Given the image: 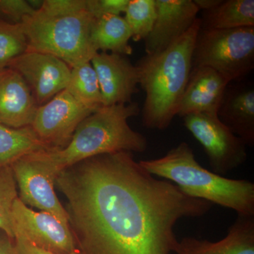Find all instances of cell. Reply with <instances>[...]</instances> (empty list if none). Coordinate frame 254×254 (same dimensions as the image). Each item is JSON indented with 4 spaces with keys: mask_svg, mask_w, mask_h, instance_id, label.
Returning <instances> with one entry per match:
<instances>
[{
    "mask_svg": "<svg viewBox=\"0 0 254 254\" xmlns=\"http://www.w3.org/2000/svg\"><path fill=\"white\" fill-rule=\"evenodd\" d=\"M67 199L68 225L88 254H171L175 227L199 218L213 203L191 198L148 173L122 151L92 157L55 179Z\"/></svg>",
    "mask_w": 254,
    "mask_h": 254,
    "instance_id": "1",
    "label": "cell"
},
{
    "mask_svg": "<svg viewBox=\"0 0 254 254\" xmlns=\"http://www.w3.org/2000/svg\"><path fill=\"white\" fill-rule=\"evenodd\" d=\"M140 112L139 105L133 102L102 107L78 125L66 146L30 155L57 177L64 170L97 155L143 153L148 148L146 138L128 125V120Z\"/></svg>",
    "mask_w": 254,
    "mask_h": 254,
    "instance_id": "2",
    "label": "cell"
},
{
    "mask_svg": "<svg viewBox=\"0 0 254 254\" xmlns=\"http://www.w3.org/2000/svg\"><path fill=\"white\" fill-rule=\"evenodd\" d=\"M200 18L166 49L145 55L136 64L139 84L145 93L143 125L150 129H166L177 116L192 69Z\"/></svg>",
    "mask_w": 254,
    "mask_h": 254,
    "instance_id": "3",
    "label": "cell"
},
{
    "mask_svg": "<svg viewBox=\"0 0 254 254\" xmlns=\"http://www.w3.org/2000/svg\"><path fill=\"white\" fill-rule=\"evenodd\" d=\"M139 163L153 176L172 182L188 196L232 209L238 215L254 216L253 182L228 179L209 171L198 163L186 142L161 158Z\"/></svg>",
    "mask_w": 254,
    "mask_h": 254,
    "instance_id": "4",
    "label": "cell"
},
{
    "mask_svg": "<svg viewBox=\"0 0 254 254\" xmlns=\"http://www.w3.org/2000/svg\"><path fill=\"white\" fill-rule=\"evenodd\" d=\"M95 19L87 9L60 17H47L36 11L21 23L27 51L53 55L71 68L89 63L98 53L91 38Z\"/></svg>",
    "mask_w": 254,
    "mask_h": 254,
    "instance_id": "5",
    "label": "cell"
},
{
    "mask_svg": "<svg viewBox=\"0 0 254 254\" xmlns=\"http://www.w3.org/2000/svg\"><path fill=\"white\" fill-rule=\"evenodd\" d=\"M195 67L212 68L230 82L242 81L254 68V26L200 28L192 56Z\"/></svg>",
    "mask_w": 254,
    "mask_h": 254,
    "instance_id": "6",
    "label": "cell"
},
{
    "mask_svg": "<svg viewBox=\"0 0 254 254\" xmlns=\"http://www.w3.org/2000/svg\"><path fill=\"white\" fill-rule=\"evenodd\" d=\"M184 125L204 148L213 173L225 175L247 161V145L220 121L217 115L190 114Z\"/></svg>",
    "mask_w": 254,
    "mask_h": 254,
    "instance_id": "7",
    "label": "cell"
},
{
    "mask_svg": "<svg viewBox=\"0 0 254 254\" xmlns=\"http://www.w3.org/2000/svg\"><path fill=\"white\" fill-rule=\"evenodd\" d=\"M94 112L65 89L38 107L31 127L48 150L60 149L68 144L78 125Z\"/></svg>",
    "mask_w": 254,
    "mask_h": 254,
    "instance_id": "8",
    "label": "cell"
},
{
    "mask_svg": "<svg viewBox=\"0 0 254 254\" xmlns=\"http://www.w3.org/2000/svg\"><path fill=\"white\" fill-rule=\"evenodd\" d=\"M8 67L22 76L38 106L66 89L71 70L59 58L34 51L25 52L12 60Z\"/></svg>",
    "mask_w": 254,
    "mask_h": 254,
    "instance_id": "9",
    "label": "cell"
},
{
    "mask_svg": "<svg viewBox=\"0 0 254 254\" xmlns=\"http://www.w3.org/2000/svg\"><path fill=\"white\" fill-rule=\"evenodd\" d=\"M11 166L19 187L20 200L68 225L67 212L55 193L54 174L30 155L18 159Z\"/></svg>",
    "mask_w": 254,
    "mask_h": 254,
    "instance_id": "10",
    "label": "cell"
},
{
    "mask_svg": "<svg viewBox=\"0 0 254 254\" xmlns=\"http://www.w3.org/2000/svg\"><path fill=\"white\" fill-rule=\"evenodd\" d=\"M15 232L24 235L34 245L57 254L76 250L69 225L47 212H36L16 198L13 205Z\"/></svg>",
    "mask_w": 254,
    "mask_h": 254,
    "instance_id": "11",
    "label": "cell"
},
{
    "mask_svg": "<svg viewBox=\"0 0 254 254\" xmlns=\"http://www.w3.org/2000/svg\"><path fill=\"white\" fill-rule=\"evenodd\" d=\"M101 91L103 106L128 104L139 92V76L136 65L125 55L98 53L91 60Z\"/></svg>",
    "mask_w": 254,
    "mask_h": 254,
    "instance_id": "12",
    "label": "cell"
},
{
    "mask_svg": "<svg viewBox=\"0 0 254 254\" xmlns=\"http://www.w3.org/2000/svg\"><path fill=\"white\" fill-rule=\"evenodd\" d=\"M156 17L144 40L146 55L166 49L195 22L200 11L193 0H155Z\"/></svg>",
    "mask_w": 254,
    "mask_h": 254,
    "instance_id": "13",
    "label": "cell"
},
{
    "mask_svg": "<svg viewBox=\"0 0 254 254\" xmlns=\"http://www.w3.org/2000/svg\"><path fill=\"white\" fill-rule=\"evenodd\" d=\"M38 107L19 73L9 67L0 69V123L14 128L31 127Z\"/></svg>",
    "mask_w": 254,
    "mask_h": 254,
    "instance_id": "14",
    "label": "cell"
},
{
    "mask_svg": "<svg viewBox=\"0 0 254 254\" xmlns=\"http://www.w3.org/2000/svg\"><path fill=\"white\" fill-rule=\"evenodd\" d=\"M225 125L247 146L254 145V88L252 83L231 82L227 85L217 113Z\"/></svg>",
    "mask_w": 254,
    "mask_h": 254,
    "instance_id": "15",
    "label": "cell"
},
{
    "mask_svg": "<svg viewBox=\"0 0 254 254\" xmlns=\"http://www.w3.org/2000/svg\"><path fill=\"white\" fill-rule=\"evenodd\" d=\"M230 83L212 68H192L177 116L183 118L190 114L217 115Z\"/></svg>",
    "mask_w": 254,
    "mask_h": 254,
    "instance_id": "16",
    "label": "cell"
},
{
    "mask_svg": "<svg viewBox=\"0 0 254 254\" xmlns=\"http://www.w3.org/2000/svg\"><path fill=\"white\" fill-rule=\"evenodd\" d=\"M176 254H254V216L238 215L226 236L217 242L185 237Z\"/></svg>",
    "mask_w": 254,
    "mask_h": 254,
    "instance_id": "17",
    "label": "cell"
},
{
    "mask_svg": "<svg viewBox=\"0 0 254 254\" xmlns=\"http://www.w3.org/2000/svg\"><path fill=\"white\" fill-rule=\"evenodd\" d=\"M91 38L98 53L131 55L133 50L129 45L131 32L126 20L122 16L108 15L95 19L92 26Z\"/></svg>",
    "mask_w": 254,
    "mask_h": 254,
    "instance_id": "18",
    "label": "cell"
},
{
    "mask_svg": "<svg viewBox=\"0 0 254 254\" xmlns=\"http://www.w3.org/2000/svg\"><path fill=\"white\" fill-rule=\"evenodd\" d=\"M200 28L227 30L254 26V0H220L202 12Z\"/></svg>",
    "mask_w": 254,
    "mask_h": 254,
    "instance_id": "19",
    "label": "cell"
},
{
    "mask_svg": "<svg viewBox=\"0 0 254 254\" xmlns=\"http://www.w3.org/2000/svg\"><path fill=\"white\" fill-rule=\"evenodd\" d=\"M48 150L31 127L14 128L0 123V167L32 153Z\"/></svg>",
    "mask_w": 254,
    "mask_h": 254,
    "instance_id": "20",
    "label": "cell"
},
{
    "mask_svg": "<svg viewBox=\"0 0 254 254\" xmlns=\"http://www.w3.org/2000/svg\"><path fill=\"white\" fill-rule=\"evenodd\" d=\"M66 90L90 109L96 111L103 107L99 81L91 62L71 68Z\"/></svg>",
    "mask_w": 254,
    "mask_h": 254,
    "instance_id": "21",
    "label": "cell"
},
{
    "mask_svg": "<svg viewBox=\"0 0 254 254\" xmlns=\"http://www.w3.org/2000/svg\"><path fill=\"white\" fill-rule=\"evenodd\" d=\"M18 198L16 179L11 165L0 167V230L11 240L15 236L13 205Z\"/></svg>",
    "mask_w": 254,
    "mask_h": 254,
    "instance_id": "22",
    "label": "cell"
},
{
    "mask_svg": "<svg viewBox=\"0 0 254 254\" xmlns=\"http://www.w3.org/2000/svg\"><path fill=\"white\" fill-rule=\"evenodd\" d=\"M125 19L131 32V39L134 41L144 40L150 34L155 17V0H129Z\"/></svg>",
    "mask_w": 254,
    "mask_h": 254,
    "instance_id": "23",
    "label": "cell"
},
{
    "mask_svg": "<svg viewBox=\"0 0 254 254\" xmlns=\"http://www.w3.org/2000/svg\"><path fill=\"white\" fill-rule=\"evenodd\" d=\"M28 43L21 23H11L0 18V69L27 51Z\"/></svg>",
    "mask_w": 254,
    "mask_h": 254,
    "instance_id": "24",
    "label": "cell"
},
{
    "mask_svg": "<svg viewBox=\"0 0 254 254\" xmlns=\"http://www.w3.org/2000/svg\"><path fill=\"white\" fill-rule=\"evenodd\" d=\"M86 9V0H45L37 13L47 17H60Z\"/></svg>",
    "mask_w": 254,
    "mask_h": 254,
    "instance_id": "25",
    "label": "cell"
},
{
    "mask_svg": "<svg viewBox=\"0 0 254 254\" xmlns=\"http://www.w3.org/2000/svg\"><path fill=\"white\" fill-rule=\"evenodd\" d=\"M129 0H86V9L95 18L108 15L121 16Z\"/></svg>",
    "mask_w": 254,
    "mask_h": 254,
    "instance_id": "26",
    "label": "cell"
},
{
    "mask_svg": "<svg viewBox=\"0 0 254 254\" xmlns=\"http://www.w3.org/2000/svg\"><path fill=\"white\" fill-rule=\"evenodd\" d=\"M36 11L25 0H0V15L11 23H21L23 18L31 16Z\"/></svg>",
    "mask_w": 254,
    "mask_h": 254,
    "instance_id": "27",
    "label": "cell"
},
{
    "mask_svg": "<svg viewBox=\"0 0 254 254\" xmlns=\"http://www.w3.org/2000/svg\"><path fill=\"white\" fill-rule=\"evenodd\" d=\"M15 249L17 254H57L50 251L41 248L28 240L24 235L19 232H15ZM69 254H81L78 251L75 250Z\"/></svg>",
    "mask_w": 254,
    "mask_h": 254,
    "instance_id": "28",
    "label": "cell"
},
{
    "mask_svg": "<svg viewBox=\"0 0 254 254\" xmlns=\"http://www.w3.org/2000/svg\"><path fill=\"white\" fill-rule=\"evenodd\" d=\"M0 230V254H17L15 247L11 242V239L6 234L1 235Z\"/></svg>",
    "mask_w": 254,
    "mask_h": 254,
    "instance_id": "29",
    "label": "cell"
},
{
    "mask_svg": "<svg viewBox=\"0 0 254 254\" xmlns=\"http://www.w3.org/2000/svg\"><path fill=\"white\" fill-rule=\"evenodd\" d=\"M198 9L204 11L212 9L220 3V0H193Z\"/></svg>",
    "mask_w": 254,
    "mask_h": 254,
    "instance_id": "30",
    "label": "cell"
}]
</instances>
